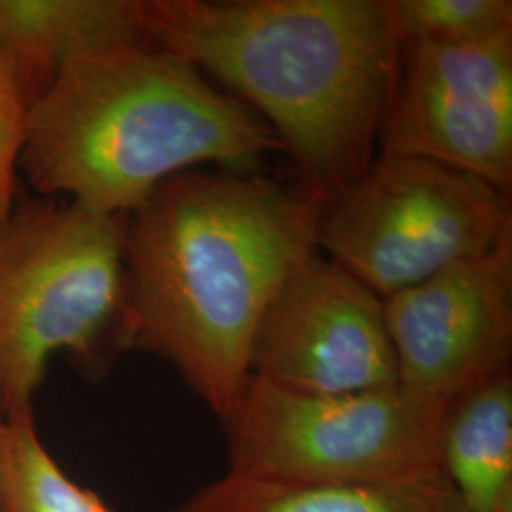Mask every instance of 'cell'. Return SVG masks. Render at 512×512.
I'll return each instance as SVG.
<instances>
[{
  "instance_id": "1",
  "label": "cell",
  "mask_w": 512,
  "mask_h": 512,
  "mask_svg": "<svg viewBox=\"0 0 512 512\" xmlns=\"http://www.w3.org/2000/svg\"><path fill=\"white\" fill-rule=\"evenodd\" d=\"M325 194L247 173H181L129 215L116 348L175 366L226 421L251 382L256 332L317 251Z\"/></svg>"
},
{
  "instance_id": "2",
  "label": "cell",
  "mask_w": 512,
  "mask_h": 512,
  "mask_svg": "<svg viewBox=\"0 0 512 512\" xmlns=\"http://www.w3.org/2000/svg\"><path fill=\"white\" fill-rule=\"evenodd\" d=\"M143 27L241 95L317 192L372 164L401 65L387 0H143Z\"/></svg>"
},
{
  "instance_id": "3",
  "label": "cell",
  "mask_w": 512,
  "mask_h": 512,
  "mask_svg": "<svg viewBox=\"0 0 512 512\" xmlns=\"http://www.w3.org/2000/svg\"><path fill=\"white\" fill-rule=\"evenodd\" d=\"M285 152L245 103L148 38L76 59L27 109L19 158L42 198L128 217L200 164L249 167Z\"/></svg>"
},
{
  "instance_id": "4",
  "label": "cell",
  "mask_w": 512,
  "mask_h": 512,
  "mask_svg": "<svg viewBox=\"0 0 512 512\" xmlns=\"http://www.w3.org/2000/svg\"><path fill=\"white\" fill-rule=\"evenodd\" d=\"M128 217L71 200L14 205L0 222V418L33 410L59 351L116 344Z\"/></svg>"
},
{
  "instance_id": "5",
  "label": "cell",
  "mask_w": 512,
  "mask_h": 512,
  "mask_svg": "<svg viewBox=\"0 0 512 512\" xmlns=\"http://www.w3.org/2000/svg\"><path fill=\"white\" fill-rule=\"evenodd\" d=\"M448 403L401 384L308 395L251 376L224 421L230 475L270 484H380L440 469Z\"/></svg>"
},
{
  "instance_id": "6",
  "label": "cell",
  "mask_w": 512,
  "mask_h": 512,
  "mask_svg": "<svg viewBox=\"0 0 512 512\" xmlns=\"http://www.w3.org/2000/svg\"><path fill=\"white\" fill-rule=\"evenodd\" d=\"M512 228L511 194L423 158L385 156L325 196L317 251L382 300L461 260Z\"/></svg>"
},
{
  "instance_id": "7",
  "label": "cell",
  "mask_w": 512,
  "mask_h": 512,
  "mask_svg": "<svg viewBox=\"0 0 512 512\" xmlns=\"http://www.w3.org/2000/svg\"><path fill=\"white\" fill-rule=\"evenodd\" d=\"M378 139L511 194L512 33L476 44H403Z\"/></svg>"
},
{
  "instance_id": "8",
  "label": "cell",
  "mask_w": 512,
  "mask_h": 512,
  "mask_svg": "<svg viewBox=\"0 0 512 512\" xmlns=\"http://www.w3.org/2000/svg\"><path fill=\"white\" fill-rule=\"evenodd\" d=\"M251 372L308 395L399 384L384 300L327 256L311 253L264 313Z\"/></svg>"
},
{
  "instance_id": "9",
  "label": "cell",
  "mask_w": 512,
  "mask_h": 512,
  "mask_svg": "<svg viewBox=\"0 0 512 512\" xmlns=\"http://www.w3.org/2000/svg\"><path fill=\"white\" fill-rule=\"evenodd\" d=\"M399 384L450 403L511 372L512 228L461 260L384 298Z\"/></svg>"
},
{
  "instance_id": "10",
  "label": "cell",
  "mask_w": 512,
  "mask_h": 512,
  "mask_svg": "<svg viewBox=\"0 0 512 512\" xmlns=\"http://www.w3.org/2000/svg\"><path fill=\"white\" fill-rule=\"evenodd\" d=\"M145 38L143 0H0V69L27 105L76 59Z\"/></svg>"
},
{
  "instance_id": "11",
  "label": "cell",
  "mask_w": 512,
  "mask_h": 512,
  "mask_svg": "<svg viewBox=\"0 0 512 512\" xmlns=\"http://www.w3.org/2000/svg\"><path fill=\"white\" fill-rule=\"evenodd\" d=\"M173 512H465L442 471L380 482L291 486L226 473Z\"/></svg>"
},
{
  "instance_id": "12",
  "label": "cell",
  "mask_w": 512,
  "mask_h": 512,
  "mask_svg": "<svg viewBox=\"0 0 512 512\" xmlns=\"http://www.w3.org/2000/svg\"><path fill=\"white\" fill-rule=\"evenodd\" d=\"M440 469L465 512H512L511 372L448 403Z\"/></svg>"
},
{
  "instance_id": "13",
  "label": "cell",
  "mask_w": 512,
  "mask_h": 512,
  "mask_svg": "<svg viewBox=\"0 0 512 512\" xmlns=\"http://www.w3.org/2000/svg\"><path fill=\"white\" fill-rule=\"evenodd\" d=\"M0 503L2 512H114L59 467L38 437L33 410L0 423Z\"/></svg>"
},
{
  "instance_id": "14",
  "label": "cell",
  "mask_w": 512,
  "mask_h": 512,
  "mask_svg": "<svg viewBox=\"0 0 512 512\" xmlns=\"http://www.w3.org/2000/svg\"><path fill=\"white\" fill-rule=\"evenodd\" d=\"M403 44L461 46L512 33L511 0H387Z\"/></svg>"
},
{
  "instance_id": "15",
  "label": "cell",
  "mask_w": 512,
  "mask_h": 512,
  "mask_svg": "<svg viewBox=\"0 0 512 512\" xmlns=\"http://www.w3.org/2000/svg\"><path fill=\"white\" fill-rule=\"evenodd\" d=\"M27 109L16 82L0 69V222L16 205V171L25 143Z\"/></svg>"
},
{
  "instance_id": "16",
  "label": "cell",
  "mask_w": 512,
  "mask_h": 512,
  "mask_svg": "<svg viewBox=\"0 0 512 512\" xmlns=\"http://www.w3.org/2000/svg\"><path fill=\"white\" fill-rule=\"evenodd\" d=\"M0 423H2V418H0ZM0 512H2V503H0Z\"/></svg>"
}]
</instances>
